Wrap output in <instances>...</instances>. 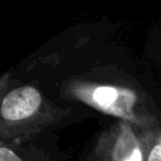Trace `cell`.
Here are the masks:
<instances>
[{
  "label": "cell",
  "mask_w": 161,
  "mask_h": 161,
  "mask_svg": "<svg viewBox=\"0 0 161 161\" xmlns=\"http://www.w3.org/2000/svg\"><path fill=\"white\" fill-rule=\"evenodd\" d=\"M69 113L51 103L32 85L8 91L0 105V141L18 145L30 140Z\"/></svg>",
  "instance_id": "1"
},
{
  "label": "cell",
  "mask_w": 161,
  "mask_h": 161,
  "mask_svg": "<svg viewBox=\"0 0 161 161\" xmlns=\"http://www.w3.org/2000/svg\"><path fill=\"white\" fill-rule=\"evenodd\" d=\"M62 93L65 98L80 102L139 128L161 126L160 119L150 112L145 98L137 91L127 86L73 77L64 83Z\"/></svg>",
  "instance_id": "2"
},
{
  "label": "cell",
  "mask_w": 161,
  "mask_h": 161,
  "mask_svg": "<svg viewBox=\"0 0 161 161\" xmlns=\"http://www.w3.org/2000/svg\"><path fill=\"white\" fill-rule=\"evenodd\" d=\"M96 161H145L139 128L117 120L97 138L93 149Z\"/></svg>",
  "instance_id": "3"
},
{
  "label": "cell",
  "mask_w": 161,
  "mask_h": 161,
  "mask_svg": "<svg viewBox=\"0 0 161 161\" xmlns=\"http://www.w3.org/2000/svg\"><path fill=\"white\" fill-rule=\"evenodd\" d=\"M139 135L145 161H161V126L156 128H139Z\"/></svg>",
  "instance_id": "4"
},
{
  "label": "cell",
  "mask_w": 161,
  "mask_h": 161,
  "mask_svg": "<svg viewBox=\"0 0 161 161\" xmlns=\"http://www.w3.org/2000/svg\"><path fill=\"white\" fill-rule=\"evenodd\" d=\"M0 161H30L23 157L18 150L14 148L12 143L0 141Z\"/></svg>",
  "instance_id": "5"
}]
</instances>
